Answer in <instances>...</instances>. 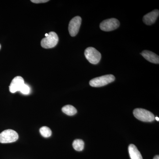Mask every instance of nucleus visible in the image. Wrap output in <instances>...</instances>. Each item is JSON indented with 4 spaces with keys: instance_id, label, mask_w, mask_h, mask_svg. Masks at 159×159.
<instances>
[{
    "instance_id": "nucleus-1",
    "label": "nucleus",
    "mask_w": 159,
    "mask_h": 159,
    "mask_svg": "<svg viewBox=\"0 0 159 159\" xmlns=\"http://www.w3.org/2000/svg\"><path fill=\"white\" fill-rule=\"evenodd\" d=\"M115 80V77L111 74L96 77L89 81L90 85L93 87H100L107 85Z\"/></svg>"
},
{
    "instance_id": "nucleus-2",
    "label": "nucleus",
    "mask_w": 159,
    "mask_h": 159,
    "mask_svg": "<svg viewBox=\"0 0 159 159\" xmlns=\"http://www.w3.org/2000/svg\"><path fill=\"white\" fill-rule=\"evenodd\" d=\"M133 114L136 119L145 122H151L155 119V116L151 112L142 108L134 110Z\"/></svg>"
},
{
    "instance_id": "nucleus-3",
    "label": "nucleus",
    "mask_w": 159,
    "mask_h": 159,
    "mask_svg": "<svg viewBox=\"0 0 159 159\" xmlns=\"http://www.w3.org/2000/svg\"><path fill=\"white\" fill-rule=\"evenodd\" d=\"M84 55L89 62L92 64H97L101 58V54L93 47H89L85 49Z\"/></svg>"
},
{
    "instance_id": "nucleus-4",
    "label": "nucleus",
    "mask_w": 159,
    "mask_h": 159,
    "mask_svg": "<svg viewBox=\"0 0 159 159\" xmlns=\"http://www.w3.org/2000/svg\"><path fill=\"white\" fill-rule=\"evenodd\" d=\"M58 42L57 34L54 31L48 33V35L43 39L41 42V45L44 48L49 49L54 48Z\"/></svg>"
},
{
    "instance_id": "nucleus-5",
    "label": "nucleus",
    "mask_w": 159,
    "mask_h": 159,
    "mask_svg": "<svg viewBox=\"0 0 159 159\" xmlns=\"http://www.w3.org/2000/svg\"><path fill=\"white\" fill-rule=\"evenodd\" d=\"M18 134L16 131L12 129H6L0 134V143H9L17 141Z\"/></svg>"
},
{
    "instance_id": "nucleus-6",
    "label": "nucleus",
    "mask_w": 159,
    "mask_h": 159,
    "mask_svg": "<svg viewBox=\"0 0 159 159\" xmlns=\"http://www.w3.org/2000/svg\"><path fill=\"white\" fill-rule=\"evenodd\" d=\"M120 23L118 20L115 18L108 19L104 20L100 23V29L105 31H113L119 28Z\"/></svg>"
},
{
    "instance_id": "nucleus-7",
    "label": "nucleus",
    "mask_w": 159,
    "mask_h": 159,
    "mask_svg": "<svg viewBox=\"0 0 159 159\" xmlns=\"http://www.w3.org/2000/svg\"><path fill=\"white\" fill-rule=\"evenodd\" d=\"M81 21V18L79 16H75L70 21L69 25V31L70 35L72 37L76 36L78 34Z\"/></svg>"
},
{
    "instance_id": "nucleus-8",
    "label": "nucleus",
    "mask_w": 159,
    "mask_h": 159,
    "mask_svg": "<svg viewBox=\"0 0 159 159\" xmlns=\"http://www.w3.org/2000/svg\"><path fill=\"white\" fill-rule=\"evenodd\" d=\"M25 84L24 80L20 76H17L12 80L9 86V91L11 93L20 91V89Z\"/></svg>"
},
{
    "instance_id": "nucleus-9",
    "label": "nucleus",
    "mask_w": 159,
    "mask_h": 159,
    "mask_svg": "<svg viewBox=\"0 0 159 159\" xmlns=\"http://www.w3.org/2000/svg\"><path fill=\"white\" fill-rule=\"evenodd\" d=\"M159 11L157 9H155L151 12L144 16L143 18V21L145 25H151L155 22L156 21L158 17Z\"/></svg>"
},
{
    "instance_id": "nucleus-10",
    "label": "nucleus",
    "mask_w": 159,
    "mask_h": 159,
    "mask_svg": "<svg viewBox=\"0 0 159 159\" xmlns=\"http://www.w3.org/2000/svg\"><path fill=\"white\" fill-rule=\"evenodd\" d=\"M142 56L148 61L154 64L159 63L158 55L152 51L145 50L141 53Z\"/></svg>"
},
{
    "instance_id": "nucleus-11",
    "label": "nucleus",
    "mask_w": 159,
    "mask_h": 159,
    "mask_svg": "<svg viewBox=\"0 0 159 159\" xmlns=\"http://www.w3.org/2000/svg\"><path fill=\"white\" fill-rule=\"evenodd\" d=\"M128 150L131 159H143L140 152L134 144H130L129 146Z\"/></svg>"
},
{
    "instance_id": "nucleus-12",
    "label": "nucleus",
    "mask_w": 159,
    "mask_h": 159,
    "mask_svg": "<svg viewBox=\"0 0 159 159\" xmlns=\"http://www.w3.org/2000/svg\"><path fill=\"white\" fill-rule=\"evenodd\" d=\"M63 112L64 113L68 116H72L75 115L77 113V110L75 107L71 105H67L65 106L62 107Z\"/></svg>"
},
{
    "instance_id": "nucleus-13",
    "label": "nucleus",
    "mask_w": 159,
    "mask_h": 159,
    "mask_svg": "<svg viewBox=\"0 0 159 159\" xmlns=\"http://www.w3.org/2000/svg\"><path fill=\"white\" fill-rule=\"evenodd\" d=\"M84 143L81 139H76L73 143L74 149L77 151H81L84 148Z\"/></svg>"
},
{
    "instance_id": "nucleus-14",
    "label": "nucleus",
    "mask_w": 159,
    "mask_h": 159,
    "mask_svg": "<svg viewBox=\"0 0 159 159\" xmlns=\"http://www.w3.org/2000/svg\"><path fill=\"white\" fill-rule=\"evenodd\" d=\"M40 133L44 138H49L52 134V131L49 127L47 126H43L39 129Z\"/></svg>"
},
{
    "instance_id": "nucleus-15",
    "label": "nucleus",
    "mask_w": 159,
    "mask_h": 159,
    "mask_svg": "<svg viewBox=\"0 0 159 159\" xmlns=\"http://www.w3.org/2000/svg\"><path fill=\"white\" fill-rule=\"evenodd\" d=\"M20 92L24 94H29L30 93V89L29 86L27 85V84H24V85L22 86L21 89H20Z\"/></svg>"
},
{
    "instance_id": "nucleus-16",
    "label": "nucleus",
    "mask_w": 159,
    "mask_h": 159,
    "mask_svg": "<svg viewBox=\"0 0 159 159\" xmlns=\"http://www.w3.org/2000/svg\"><path fill=\"white\" fill-rule=\"evenodd\" d=\"M31 2H32L36 3V4H39V3H46L49 2V1L47 0H31Z\"/></svg>"
},
{
    "instance_id": "nucleus-17",
    "label": "nucleus",
    "mask_w": 159,
    "mask_h": 159,
    "mask_svg": "<svg viewBox=\"0 0 159 159\" xmlns=\"http://www.w3.org/2000/svg\"><path fill=\"white\" fill-rule=\"evenodd\" d=\"M153 159H159V155L156 156L153 158Z\"/></svg>"
},
{
    "instance_id": "nucleus-18",
    "label": "nucleus",
    "mask_w": 159,
    "mask_h": 159,
    "mask_svg": "<svg viewBox=\"0 0 159 159\" xmlns=\"http://www.w3.org/2000/svg\"><path fill=\"white\" fill-rule=\"evenodd\" d=\"M155 119H156L157 121H159V118H158V117H155Z\"/></svg>"
},
{
    "instance_id": "nucleus-19",
    "label": "nucleus",
    "mask_w": 159,
    "mask_h": 159,
    "mask_svg": "<svg viewBox=\"0 0 159 159\" xmlns=\"http://www.w3.org/2000/svg\"><path fill=\"white\" fill-rule=\"evenodd\" d=\"M45 37H47V36H48V33H46V34H45Z\"/></svg>"
},
{
    "instance_id": "nucleus-20",
    "label": "nucleus",
    "mask_w": 159,
    "mask_h": 159,
    "mask_svg": "<svg viewBox=\"0 0 159 159\" xmlns=\"http://www.w3.org/2000/svg\"><path fill=\"white\" fill-rule=\"evenodd\" d=\"M1 44H0V49H1Z\"/></svg>"
}]
</instances>
